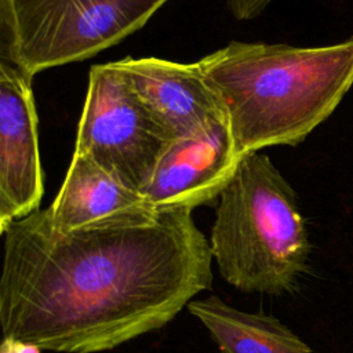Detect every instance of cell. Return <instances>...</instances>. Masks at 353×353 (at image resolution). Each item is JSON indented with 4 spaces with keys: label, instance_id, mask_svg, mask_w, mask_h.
Here are the masks:
<instances>
[{
    "label": "cell",
    "instance_id": "obj_6",
    "mask_svg": "<svg viewBox=\"0 0 353 353\" xmlns=\"http://www.w3.org/2000/svg\"><path fill=\"white\" fill-rule=\"evenodd\" d=\"M33 77L14 63L0 62V232L40 210L44 172Z\"/></svg>",
    "mask_w": 353,
    "mask_h": 353
},
{
    "label": "cell",
    "instance_id": "obj_2",
    "mask_svg": "<svg viewBox=\"0 0 353 353\" xmlns=\"http://www.w3.org/2000/svg\"><path fill=\"white\" fill-rule=\"evenodd\" d=\"M197 62L244 157L296 146L334 113L353 85V36L319 47L233 40Z\"/></svg>",
    "mask_w": 353,
    "mask_h": 353
},
{
    "label": "cell",
    "instance_id": "obj_9",
    "mask_svg": "<svg viewBox=\"0 0 353 353\" xmlns=\"http://www.w3.org/2000/svg\"><path fill=\"white\" fill-rule=\"evenodd\" d=\"M44 210L61 232L148 222L160 212L139 190L80 153H73L58 194Z\"/></svg>",
    "mask_w": 353,
    "mask_h": 353
},
{
    "label": "cell",
    "instance_id": "obj_10",
    "mask_svg": "<svg viewBox=\"0 0 353 353\" xmlns=\"http://www.w3.org/2000/svg\"><path fill=\"white\" fill-rule=\"evenodd\" d=\"M188 310L207 328L221 353H312L274 316L240 310L215 295L190 301Z\"/></svg>",
    "mask_w": 353,
    "mask_h": 353
},
{
    "label": "cell",
    "instance_id": "obj_8",
    "mask_svg": "<svg viewBox=\"0 0 353 353\" xmlns=\"http://www.w3.org/2000/svg\"><path fill=\"white\" fill-rule=\"evenodd\" d=\"M114 63L170 142L226 117L197 61L182 63L156 57H125Z\"/></svg>",
    "mask_w": 353,
    "mask_h": 353
},
{
    "label": "cell",
    "instance_id": "obj_5",
    "mask_svg": "<svg viewBox=\"0 0 353 353\" xmlns=\"http://www.w3.org/2000/svg\"><path fill=\"white\" fill-rule=\"evenodd\" d=\"M168 143L114 61L92 65L73 153L141 192Z\"/></svg>",
    "mask_w": 353,
    "mask_h": 353
},
{
    "label": "cell",
    "instance_id": "obj_3",
    "mask_svg": "<svg viewBox=\"0 0 353 353\" xmlns=\"http://www.w3.org/2000/svg\"><path fill=\"white\" fill-rule=\"evenodd\" d=\"M210 247L225 281L244 292L291 291L310 252L296 193L270 157L245 154L219 196Z\"/></svg>",
    "mask_w": 353,
    "mask_h": 353
},
{
    "label": "cell",
    "instance_id": "obj_12",
    "mask_svg": "<svg viewBox=\"0 0 353 353\" xmlns=\"http://www.w3.org/2000/svg\"><path fill=\"white\" fill-rule=\"evenodd\" d=\"M43 349H40L36 345L22 342L19 339L11 338V336H3L0 353H41Z\"/></svg>",
    "mask_w": 353,
    "mask_h": 353
},
{
    "label": "cell",
    "instance_id": "obj_11",
    "mask_svg": "<svg viewBox=\"0 0 353 353\" xmlns=\"http://www.w3.org/2000/svg\"><path fill=\"white\" fill-rule=\"evenodd\" d=\"M273 0H226L229 12L237 21H250L261 15Z\"/></svg>",
    "mask_w": 353,
    "mask_h": 353
},
{
    "label": "cell",
    "instance_id": "obj_7",
    "mask_svg": "<svg viewBox=\"0 0 353 353\" xmlns=\"http://www.w3.org/2000/svg\"><path fill=\"white\" fill-rule=\"evenodd\" d=\"M228 119L171 141L141 193L156 211L194 210L219 199L240 161Z\"/></svg>",
    "mask_w": 353,
    "mask_h": 353
},
{
    "label": "cell",
    "instance_id": "obj_4",
    "mask_svg": "<svg viewBox=\"0 0 353 353\" xmlns=\"http://www.w3.org/2000/svg\"><path fill=\"white\" fill-rule=\"evenodd\" d=\"M170 0H0L3 55L32 77L81 62L142 29Z\"/></svg>",
    "mask_w": 353,
    "mask_h": 353
},
{
    "label": "cell",
    "instance_id": "obj_1",
    "mask_svg": "<svg viewBox=\"0 0 353 353\" xmlns=\"http://www.w3.org/2000/svg\"><path fill=\"white\" fill-rule=\"evenodd\" d=\"M1 234L3 336L43 350H112L168 324L212 283L210 241L186 208L73 232L37 210Z\"/></svg>",
    "mask_w": 353,
    "mask_h": 353
}]
</instances>
